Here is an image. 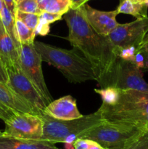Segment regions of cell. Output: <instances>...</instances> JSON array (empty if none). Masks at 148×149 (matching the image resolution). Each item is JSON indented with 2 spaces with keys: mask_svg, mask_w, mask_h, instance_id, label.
<instances>
[{
  "mask_svg": "<svg viewBox=\"0 0 148 149\" xmlns=\"http://www.w3.org/2000/svg\"><path fill=\"white\" fill-rule=\"evenodd\" d=\"M71 9L76 10L80 8L81 6L86 4V2L89 0H71Z\"/></svg>",
  "mask_w": 148,
  "mask_h": 149,
  "instance_id": "f546056e",
  "label": "cell"
},
{
  "mask_svg": "<svg viewBox=\"0 0 148 149\" xmlns=\"http://www.w3.org/2000/svg\"><path fill=\"white\" fill-rule=\"evenodd\" d=\"M48 0H37V2H38V5H39V9L41 10V11L43 12L44 10V7L45 4L47 2Z\"/></svg>",
  "mask_w": 148,
  "mask_h": 149,
  "instance_id": "4dcf8cb0",
  "label": "cell"
},
{
  "mask_svg": "<svg viewBox=\"0 0 148 149\" xmlns=\"http://www.w3.org/2000/svg\"><path fill=\"white\" fill-rule=\"evenodd\" d=\"M0 149H59L47 141H29L0 135Z\"/></svg>",
  "mask_w": 148,
  "mask_h": 149,
  "instance_id": "9a60e30c",
  "label": "cell"
},
{
  "mask_svg": "<svg viewBox=\"0 0 148 149\" xmlns=\"http://www.w3.org/2000/svg\"><path fill=\"white\" fill-rule=\"evenodd\" d=\"M123 149H148V131H142L131 138Z\"/></svg>",
  "mask_w": 148,
  "mask_h": 149,
  "instance_id": "ffe728a7",
  "label": "cell"
},
{
  "mask_svg": "<svg viewBox=\"0 0 148 149\" xmlns=\"http://www.w3.org/2000/svg\"><path fill=\"white\" fill-rule=\"evenodd\" d=\"M62 17V15H60L54 14V13H50L45 11L42 12L40 15V20L48 23V24H50L54 22L61 20Z\"/></svg>",
  "mask_w": 148,
  "mask_h": 149,
  "instance_id": "d4e9b609",
  "label": "cell"
},
{
  "mask_svg": "<svg viewBox=\"0 0 148 149\" xmlns=\"http://www.w3.org/2000/svg\"><path fill=\"white\" fill-rule=\"evenodd\" d=\"M101 89L136 90L148 93L142 69L134 63L117 56L110 71L100 83Z\"/></svg>",
  "mask_w": 148,
  "mask_h": 149,
  "instance_id": "5b68a950",
  "label": "cell"
},
{
  "mask_svg": "<svg viewBox=\"0 0 148 149\" xmlns=\"http://www.w3.org/2000/svg\"><path fill=\"white\" fill-rule=\"evenodd\" d=\"M17 10L26 13L41 15L42 13L38 5L37 0H22L16 4Z\"/></svg>",
  "mask_w": 148,
  "mask_h": 149,
  "instance_id": "603a6c76",
  "label": "cell"
},
{
  "mask_svg": "<svg viewBox=\"0 0 148 149\" xmlns=\"http://www.w3.org/2000/svg\"><path fill=\"white\" fill-rule=\"evenodd\" d=\"M40 116L44 122L43 135L41 141L53 144H73L86 131L104 122L99 109L94 113L73 120H58L44 113Z\"/></svg>",
  "mask_w": 148,
  "mask_h": 149,
  "instance_id": "277c9868",
  "label": "cell"
},
{
  "mask_svg": "<svg viewBox=\"0 0 148 149\" xmlns=\"http://www.w3.org/2000/svg\"><path fill=\"white\" fill-rule=\"evenodd\" d=\"M68 28L66 38L73 47L84 55L92 65L100 84L118 56L107 37L98 34L87 22L81 8L71 10L63 16Z\"/></svg>",
  "mask_w": 148,
  "mask_h": 149,
  "instance_id": "6da1fadb",
  "label": "cell"
},
{
  "mask_svg": "<svg viewBox=\"0 0 148 149\" xmlns=\"http://www.w3.org/2000/svg\"><path fill=\"white\" fill-rule=\"evenodd\" d=\"M137 1H139V2L145 3V4H148V0H137Z\"/></svg>",
  "mask_w": 148,
  "mask_h": 149,
  "instance_id": "836d02e7",
  "label": "cell"
},
{
  "mask_svg": "<svg viewBox=\"0 0 148 149\" xmlns=\"http://www.w3.org/2000/svg\"><path fill=\"white\" fill-rule=\"evenodd\" d=\"M148 32V17L136 19L131 23H118L107 36L119 56L123 51H138Z\"/></svg>",
  "mask_w": 148,
  "mask_h": 149,
  "instance_id": "52a82bcc",
  "label": "cell"
},
{
  "mask_svg": "<svg viewBox=\"0 0 148 149\" xmlns=\"http://www.w3.org/2000/svg\"><path fill=\"white\" fill-rule=\"evenodd\" d=\"M81 8L89 24L101 36H108L118 25L116 20V16L118 15L116 10L113 11H100L92 8L87 4L81 6Z\"/></svg>",
  "mask_w": 148,
  "mask_h": 149,
  "instance_id": "8fae6325",
  "label": "cell"
},
{
  "mask_svg": "<svg viewBox=\"0 0 148 149\" xmlns=\"http://www.w3.org/2000/svg\"><path fill=\"white\" fill-rule=\"evenodd\" d=\"M147 4L132 0H122L116 10L118 14L131 15L136 19H141L147 17Z\"/></svg>",
  "mask_w": 148,
  "mask_h": 149,
  "instance_id": "2e32d148",
  "label": "cell"
},
{
  "mask_svg": "<svg viewBox=\"0 0 148 149\" xmlns=\"http://www.w3.org/2000/svg\"><path fill=\"white\" fill-rule=\"evenodd\" d=\"M73 149H104L97 142L89 139L78 138L73 143Z\"/></svg>",
  "mask_w": 148,
  "mask_h": 149,
  "instance_id": "cb8c5ba5",
  "label": "cell"
},
{
  "mask_svg": "<svg viewBox=\"0 0 148 149\" xmlns=\"http://www.w3.org/2000/svg\"><path fill=\"white\" fill-rule=\"evenodd\" d=\"M58 120H73L79 119L84 115L78 111L76 100L71 95H66L51 102L46 106L43 112Z\"/></svg>",
  "mask_w": 148,
  "mask_h": 149,
  "instance_id": "7c38bea8",
  "label": "cell"
},
{
  "mask_svg": "<svg viewBox=\"0 0 148 149\" xmlns=\"http://www.w3.org/2000/svg\"><path fill=\"white\" fill-rule=\"evenodd\" d=\"M71 9V0H48L43 12L64 15Z\"/></svg>",
  "mask_w": 148,
  "mask_h": 149,
  "instance_id": "ac0fdd59",
  "label": "cell"
},
{
  "mask_svg": "<svg viewBox=\"0 0 148 149\" xmlns=\"http://www.w3.org/2000/svg\"><path fill=\"white\" fill-rule=\"evenodd\" d=\"M140 132L142 131L135 127L104 121L86 131L79 138L95 141L104 149H123L131 138Z\"/></svg>",
  "mask_w": 148,
  "mask_h": 149,
  "instance_id": "8992f818",
  "label": "cell"
},
{
  "mask_svg": "<svg viewBox=\"0 0 148 149\" xmlns=\"http://www.w3.org/2000/svg\"><path fill=\"white\" fill-rule=\"evenodd\" d=\"M19 55L21 70L37 89L46 105H49L52 102V97L44 77L41 58L36 51L34 45H21Z\"/></svg>",
  "mask_w": 148,
  "mask_h": 149,
  "instance_id": "ba28073f",
  "label": "cell"
},
{
  "mask_svg": "<svg viewBox=\"0 0 148 149\" xmlns=\"http://www.w3.org/2000/svg\"><path fill=\"white\" fill-rule=\"evenodd\" d=\"M148 45V34H147L146 36H145V37L144 38L143 42H142V45H141V47L144 46V45Z\"/></svg>",
  "mask_w": 148,
  "mask_h": 149,
  "instance_id": "1f68e13d",
  "label": "cell"
},
{
  "mask_svg": "<svg viewBox=\"0 0 148 149\" xmlns=\"http://www.w3.org/2000/svg\"><path fill=\"white\" fill-rule=\"evenodd\" d=\"M132 62L141 69L148 70V45L141 47L135 53Z\"/></svg>",
  "mask_w": 148,
  "mask_h": 149,
  "instance_id": "7402d4cb",
  "label": "cell"
},
{
  "mask_svg": "<svg viewBox=\"0 0 148 149\" xmlns=\"http://www.w3.org/2000/svg\"><path fill=\"white\" fill-rule=\"evenodd\" d=\"M0 102L16 113H30L40 116V111L19 95L7 84L0 82Z\"/></svg>",
  "mask_w": 148,
  "mask_h": 149,
  "instance_id": "4fadbf2b",
  "label": "cell"
},
{
  "mask_svg": "<svg viewBox=\"0 0 148 149\" xmlns=\"http://www.w3.org/2000/svg\"><path fill=\"white\" fill-rule=\"evenodd\" d=\"M16 29H17V35H18L19 40L21 45H33L35 42V36H36V31L34 30L29 29L28 26L20 20H15Z\"/></svg>",
  "mask_w": 148,
  "mask_h": 149,
  "instance_id": "d6986e66",
  "label": "cell"
},
{
  "mask_svg": "<svg viewBox=\"0 0 148 149\" xmlns=\"http://www.w3.org/2000/svg\"><path fill=\"white\" fill-rule=\"evenodd\" d=\"M94 92L102 100L99 110L103 120L148 131V93L115 88L95 89Z\"/></svg>",
  "mask_w": 148,
  "mask_h": 149,
  "instance_id": "7a4b0ae2",
  "label": "cell"
},
{
  "mask_svg": "<svg viewBox=\"0 0 148 149\" xmlns=\"http://www.w3.org/2000/svg\"><path fill=\"white\" fill-rule=\"evenodd\" d=\"M15 19L20 20L26 26L32 30H36L40 20V15L26 13L17 10L16 12Z\"/></svg>",
  "mask_w": 148,
  "mask_h": 149,
  "instance_id": "44dd1931",
  "label": "cell"
},
{
  "mask_svg": "<svg viewBox=\"0 0 148 149\" xmlns=\"http://www.w3.org/2000/svg\"><path fill=\"white\" fill-rule=\"evenodd\" d=\"M4 4L7 7L10 13L12 14V15L15 17L16 12H17V7H16V3L15 0H2Z\"/></svg>",
  "mask_w": 148,
  "mask_h": 149,
  "instance_id": "83f0119b",
  "label": "cell"
},
{
  "mask_svg": "<svg viewBox=\"0 0 148 149\" xmlns=\"http://www.w3.org/2000/svg\"><path fill=\"white\" fill-rule=\"evenodd\" d=\"M1 17H0V25H1Z\"/></svg>",
  "mask_w": 148,
  "mask_h": 149,
  "instance_id": "d590c367",
  "label": "cell"
},
{
  "mask_svg": "<svg viewBox=\"0 0 148 149\" xmlns=\"http://www.w3.org/2000/svg\"><path fill=\"white\" fill-rule=\"evenodd\" d=\"M15 114L16 113H15L11 109L7 108L0 102V119L6 122L12 118Z\"/></svg>",
  "mask_w": 148,
  "mask_h": 149,
  "instance_id": "484cf974",
  "label": "cell"
},
{
  "mask_svg": "<svg viewBox=\"0 0 148 149\" xmlns=\"http://www.w3.org/2000/svg\"><path fill=\"white\" fill-rule=\"evenodd\" d=\"M3 6H4V2L2 1V0H0V14H1V10L3 9Z\"/></svg>",
  "mask_w": 148,
  "mask_h": 149,
  "instance_id": "d6a6232c",
  "label": "cell"
},
{
  "mask_svg": "<svg viewBox=\"0 0 148 149\" xmlns=\"http://www.w3.org/2000/svg\"><path fill=\"white\" fill-rule=\"evenodd\" d=\"M1 23L5 29L6 31L8 33L9 36L12 39L13 42L15 45L16 47L18 49V52L21 48V44L19 40L18 35H17V29H16V23H15V17L12 15L10 10L7 9L5 4H4L3 9L1 10V13L0 14Z\"/></svg>",
  "mask_w": 148,
  "mask_h": 149,
  "instance_id": "e0dca14e",
  "label": "cell"
},
{
  "mask_svg": "<svg viewBox=\"0 0 148 149\" xmlns=\"http://www.w3.org/2000/svg\"><path fill=\"white\" fill-rule=\"evenodd\" d=\"M49 29H50V28H49V24L42 21V20H39V24H38L36 30H35L36 34L41 35V36H45V35L49 33Z\"/></svg>",
  "mask_w": 148,
  "mask_h": 149,
  "instance_id": "4316f807",
  "label": "cell"
},
{
  "mask_svg": "<svg viewBox=\"0 0 148 149\" xmlns=\"http://www.w3.org/2000/svg\"><path fill=\"white\" fill-rule=\"evenodd\" d=\"M132 1H137V0H132Z\"/></svg>",
  "mask_w": 148,
  "mask_h": 149,
  "instance_id": "74e56055",
  "label": "cell"
},
{
  "mask_svg": "<svg viewBox=\"0 0 148 149\" xmlns=\"http://www.w3.org/2000/svg\"><path fill=\"white\" fill-rule=\"evenodd\" d=\"M33 45L40 55L42 62L44 61L55 67L70 82L97 81V76L92 65L84 55L75 48L62 49L37 41H35Z\"/></svg>",
  "mask_w": 148,
  "mask_h": 149,
  "instance_id": "3957f363",
  "label": "cell"
},
{
  "mask_svg": "<svg viewBox=\"0 0 148 149\" xmlns=\"http://www.w3.org/2000/svg\"><path fill=\"white\" fill-rule=\"evenodd\" d=\"M7 81H8V76H7V71L2 61L0 59V82L7 84Z\"/></svg>",
  "mask_w": 148,
  "mask_h": 149,
  "instance_id": "f1b7e54d",
  "label": "cell"
},
{
  "mask_svg": "<svg viewBox=\"0 0 148 149\" xmlns=\"http://www.w3.org/2000/svg\"><path fill=\"white\" fill-rule=\"evenodd\" d=\"M1 134H2V132H1V131H0V135H1Z\"/></svg>",
  "mask_w": 148,
  "mask_h": 149,
  "instance_id": "8d00e7d4",
  "label": "cell"
},
{
  "mask_svg": "<svg viewBox=\"0 0 148 149\" xmlns=\"http://www.w3.org/2000/svg\"><path fill=\"white\" fill-rule=\"evenodd\" d=\"M7 85L16 93L27 100L35 109L43 113L47 106L30 80L19 68H7Z\"/></svg>",
  "mask_w": 148,
  "mask_h": 149,
  "instance_id": "30bf717a",
  "label": "cell"
},
{
  "mask_svg": "<svg viewBox=\"0 0 148 149\" xmlns=\"http://www.w3.org/2000/svg\"><path fill=\"white\" fill-rule=\"evenodd\" d=\"M5 123L3 135L18 139L41 141L44 122L41 117L30 113H16Z\"/></svg>",
  "mask_w": 148,
  "mask_h": 149,
  "instance_id": "9c48e42d",
  "label": "cell"
},
{
  "mask_svg": "<svg viewBox=\"0 0 148 149\" xmlns=\"http://www.w3.org/2000/svg\"><path fill=\"white\" fill-rule=\"evenodd\" d=\"M0 59L6 69H21L18 49L6 31L2 23L0 25Z\"/></svg>",
  "mask_w": 148,
  "mask_h": 149,
  "instance_id": "5bb4252c",
  "label": "cell"
},
{
  "mask_svg": "<svg viewBox=\"0 0 148 149\" xmlns=\"http://www.w3.org/2000/svg\"><path fill=\"white\" fill-rule=\"evenodd\" d=\"M20 1H22V0H15V3H16V4H17V3H19L20 2Z\"/></svg>",
  "mask_w": 148,
  "mask_h": 149,
  "instance_id": "e575fe53",
  "label": "cell"
}]
</instances>
